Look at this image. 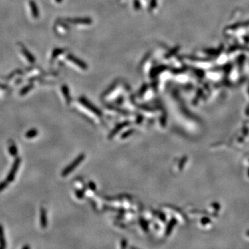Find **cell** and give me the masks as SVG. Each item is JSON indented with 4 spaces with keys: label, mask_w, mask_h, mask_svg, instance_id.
<instances>
[{
    "label": "cell",
    "mask_w": 249,
    "mask_h": 249,
    "mask_svg": "<svg viewBox=\"0 0 249 249\" xmlns=\"http://www.w3.org/2000/svg\"><path fill=\"white\" fill-rule=\"evenodd\" d=\"M129 124V123L127 122V121H126V122L123 123L119 124V125H118L117 127H116V128L114 129V130L112 131V132H111V133L110 134V135L109 136V138H111V137L114 136H115L116 134L119 132V131L121 130V129H122L123 128H124V127H126V126H127V125H128Z\"/></svg>",
    "instance_id": "obj_5"
},
{
    "label": "cell",
    "mask_w": 249,
    "mask_h": 249,
    "mask_svg": "<svg viewBox=\"0 0 249 249\" xmlns=\"http://www.w3.org/2000/svg\"><path fill=\"white\" fill-rule=\"evenodd\" d=\"M85 158V155L84 154H81L80 156H78L76 159L73 160L71 163H70V164L66 168H65V170L62 171V176H66L67 175L69 174L73 170L76 169L77 167H78V165H79L80 163L84 160Z\"/></svg>",
    "instance_id": "obj_1"
},
{
    "label": "cell",
    "mask_w": 249,
    "mask_h": 249,
    "mask_svg": "<svg viewBox=\"0 0 249 249\" xmlns=\"http://www.w3.org/2000/svg\"><path fill=\"white\" fill-rule=\"evenodd\" d=\"M37 134H38V132L36 129H31L30 130H29L26 133L25 136L27 138H33L34 137L37 136Z\"/></svg>",
    "instance_id": "obj_8"
},
{
    "label": "cell",
    "mask_w": 249,
    "mask_h": 249,
    "mask_svg": "<svg viewBox=\"0 0 249 249\" xmlns=\"http://www.w3.org/2000/svg\"><path fill=\"white\" fill-rule=\"evenodd\" d=\"M81 102L83 103V104H84L86 106V107H87L92 111H94V112L96 113V114H97L98 115H101V112L99 110H98L97 108H96L94 107V106H93L92 105L90 104V103L88 102V101H87L86 100L84 99V98H83V99H81Z\"/></svg>",
    "instance_id": "obj_6"
},
{
    "label": "cell",
    "mask_w": 249,
    "mask_h": 249,
    "mask_svg": "<svg viewBox=\"0 0 249 249\" xmlns=\"http://www.w3.org/2000/svg\"><path fill=\"white\" fill-rule=\"evenodd\" d=\"M40 224L42 228H45L47 226V211L43 208H41L40 210Z\"/></svg>",
    "instance_id": "obj_3"
},
{
    "label": "cell",
    "mask_w": 249,
    "mask_h": 249,
    "mask_svg": "<svg viewBox=\"0 0 249 249\" xmlns=\"http://www.w3.org/2000/svg\"><path fill=\"white\" fill-rule=\"evenodd\" d=\"M132 132H134V129H129V130L127 131V132H124V133L123 134L122 136H121V138H126L127 136H130L131 134H132Z\"/></svg>",
    "instance_id": "obj_10"
},
{
    "label": "cell",
    "mask_w": 249,
    "mask_h": 249,
    "mask_svg": "<svg viewBox=\"0 0 249 249\" xmlns=\"http://www.w3.org/2000/svg\"><path fill=\"white\" fill-rule=\"evenodd\" d=\"M30 248V246H24L22 247V249H29Z\"/></svg>",
    "instance_id": "obj_12"
},
{
    "label": "cell",
    "mask_w": 249,
    "mask_h": 249,
    "mask_svg": "<svg viewBox=\"0 0 249 249\" xmlns=\"http://www.w3.org/2000/svg\"><path fill=\"white\" fill-rule=\"evenodd\" d=\"M9 152L10 155L12 156L16 157L17 156V154H18V150H17V146H16L15 144L11 145L9 147Z\"/></svg>",
    "instance_id": "obj_7"
},
{
    "label": "cell",
    "mask_w": 249,
    "mask_h": 249,
    "mask_svg": "<svg viewBox=\"0 0 249 249\" xmlns=\"http://www.w3.org/2000/svg\"><path fill=\"white\" fill-rule=\"evenodd\" d=\"M9 182H8L6 180H5V181H1V182H0V192L3 191L4 190L6 189V188H7L8 185H9Z\"/></svg>",
    "instance_id": "obj_9"
},
{
    "label": "cell",
    "mask_w": 249,
    "mask_h": 249,
    "mask_svg": "<svg viewBox=\"0 0 249 249\" xmlns=\"http://www.w3.org/2000/svg\"><path fill=\"white\" fill-rule=\"evenodd\" d=\"M89 186L91 187V189L93 190H96V186H95V184L92 182H90L89 183Z\"/></svg>",
    "instance_id": "obj_11"
},
{
    "label": "cell",
    "mask_w": 249,
    "mask_h": 249,
    "mask_svg": "<svg viewBox=\"0 0 249 249\" xmlns=\"http://www.w3.org/2000/svg\"><path fill=\"white\" fill-rule=\"evenodd\" d=\"M21 163V158L19 157H16L13 163L12 167H11V170H10L9 174H8L7 176H6V181L9 183H11L15 180V175L17 174L18 170H19V165Z\"/></svg>",
    "instance_id": "obj_2"
},
{
    "label": "cell",
    "mask_w": 249,
    "mask_h": 249,
    "mask_svg": "<svg viewBox=\"0 0 249 249\" xmlns=\"http://www.w3.org/2000/svg\"><path fill=\"white\" fill-rule=\"evenodd\" d=\"M6 247V240L4 238V227L0 224V248H4Z\"/></svg>",
    "instance_id": "obj_4"
}]
</instances>
